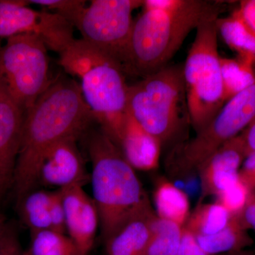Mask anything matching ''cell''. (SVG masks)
<instances>
[{
  "label": "cell",
  "instance_id": "obj_1",
  "mask_svg": "<svg viewBox=\"0 0 255 255\" xmlns=\"http://www.w3.org/2000/svg\"><path fill=\"white\" fill-rule=\"evenodd\" d=\"M93 120L79 83L62 75L53 78L24 116L13 181L18 206L38 183L47 151L64 138L80 137Z\"/></svg>",
  "mask_w": 255,
  "mask_h": 255
},
{
  "label": "cell",
  "instance_id": "obj_2",
  "mask_svg": "<svg viewBox=\"0 0 255 255\" xmlns=\"http://www.w3.org/2000/svg\"><path fill=\"white\" fill-rule=\"evenodd\" d=\"M224 2L174 0L169 9L142 8L134 20L122 60L126 75L144 78L168 65L192 30L219 17Z\"/></svg>",
  "mask_w": 255,
  "mask_h": 255
},
{
  "label": "cell",
  "instance_id": "obj_3",
  "mask_svg": "<svg viewBox=\"0 0 255 255\" xmlns=\"http://www.w3.org/2000/svg\"><path fill=\"white\" fill-rule=\"evenodd\" d=\"M59 57L64 70L80 80L82 97L94 119L118 146L128 116V85L122 65L82 38H75Z\"/></svg>",
  "mask_w": 255,
  "mask_h": 255
},
{
  "label": "cell",
  "instance_id": "obj_4",
  "mask_svg": "<svg viewBox=\"0 0 255 255\" xmlns=\"http://www.w3.org/2000/svg\"><path fill=\"white\" fill-rule=\"evenodd\" d=\"M87 145L92 162V199L106 242L151 204L135 169L103 130L91 132Z\"/></svg>",
  "mask_w": 255,
  "mask_h": 255
},
{
  "label": "cell",
  "instance_id": "obj_5",
  "mask_svg": "<svg viewBox=\"0 0 255 255\" xmlns=\"http://www.w3.org/2000/svg\"><path fill=\"white\" fill-rule=\"evenodd\" d=\"M128 114L162 145L190 124L183 66L167 65L128 85Z\"/></svg>",
  "mask_w": 255,
  "mask_h": 255
},
{
  "label": "cell",
  "instance_id": "obj_6",
  "mask_svg": "<svg viewBox=\"0 0 255 255\" xmlns=\"http://www.w3.org/2000/svg\"><path fill=\"white\" fill-rule=\"evenodd\" d=\"M219 18L196 28L183 66L190 124L196 132L204 129L226 104L218 50Z\"/></svg>",
  "mask_w": 255,
  "mask_h": 255
},
{
  "label": "cell",
  "instance_id": "obj_7",
  "mask_svg": "<svg viewBox=\"0 0 255 255\" xmlns=\"http://www.w3.org/2000/svg\"><path fill=\"white\" fill-rule=\"evenodd\" d=\"M48 50L29 33L9 37L0 48V85L24 116L53 80Z\"/></svg>",
  "mask_w": 255,
  "mask_h": 255
},
{
  "label": "cell",
  "instance_id": "obj_8",
  "mask_svg": "<svg viewBox=\"0 0 255 255\" xmlns=\"http://www.w3.org/2000/svg\"><path fill=\"white\" fill-rule=\"evenodd\" d=\"M255 118V81L227 101L209 124L178 145L174 159L181 170L197 172L213 152L240 135Z\"/></svg>",
  "mask_w": 255,
  "mask_h": 255
},
{
  "label": "cell",
  "instance_id": "obj_9",
  "mask_svg": "<svg viewBox=\"0 0 255 255\" xmlns=\"http://www.w3.org/2000/svg\"><path fill=\"white\" fill-rule=\"evenodd\" d=\"M142 5L143 0H92L73 26L82 39L107 52L122 66L133 24L132 13Z\"/></svg>",
  "mask_w": 255,
  "mask_h": 255
},
{
  "label": "cell",
  "instance_id": "obj_10",
  "mask_svg": "<svg viewBox=\"0 0 255 255\" xmlns=\"http://www.w3.org/2000/svg\"><path fill=\"white\" fill-rule=\"evenodd\" d=\"M28 1L0 0V38L36 35L47 48L60 55L74 41V26L54 12L28 6Z\"/></svg>",
  "mask_w": 255,
  "mask_h": 255
},
{
  "label": "cell",
  "instance_id": "obj_11",
  "mask_svg": "<svg viewBox=\"0 0 255 255\" xmlns=\"http://www.w3.org/2000/svg\"><path fill=\"white\" fill-rule=\"evenodd\" d=\"M79 137L64 138L47 151L38 170V183L60 189L87 182L90 177L77 144Z\"/></svg>",
  "mask_w": 255,
  "mask_h": 255
},
{
  "label": "cell",
  "instance_id": "obj_12",
  "mask_svg": "<svg viewBox=\"0 0 255 255\" xmlns=\"http://www.w3.org/2000/svg\"><path fill=\"white\" fill-rule=\"evenodd\" d=\"M65 209L67 235L82 255L89 254L95 244L100 216L93 199L75 184L60 189Z\"/></svg>",
  "mask_w": 255,
  "mask_h": 255
},
{
  "label": "cell",
  "instance_id": "obj_13",
  "mask_svg": "<svg viewBox=\"0 0 255 255\" xmlns=\"http://www.w3.org/2000/svg\"><path fill=\"white\" fill-rule=\"evenodd\" d=\"M247 157L241 134L228 140L199 166L204 197L216 196L225 187L239 179L242 164Z\"/></svg>",
  "mask_w": 255,
  "mask_h": 255
},
{
  "label": "cell",
  "instance_id": "obj_14",
  "mask_svg": "<svg viewBox=\"0 0 255 255\" xmlns=\"http://www.w3.org/2000/svg\"><path fill=\"white\" fill-rule=\"evenodd\" d=\"M24 114L0 85V176L13 185Z\"/></svg>",
  "mask_w": 255,
  "mask_h": 255
},
{
  "label": "cell",
  "instance_id": "obj_15",
  "mask_svg": "<svg viewBox=\"0 0 255 255\" xmlns=\"http://www.w3.org/2000/svg\"><path fill=\"white\" fill-rule=\"evenodd\" d=\"M162 146L157 137L146 131L128 114L118 147L134 169L150 171L157 168Z\"/></svg>",
  "mask_w": 255,
  "mask_h": 255
},
{
  "label": "cell",
  "instance_id": "obj_16",
  "mask_svg": "<svg viewBox=\"0 0 255 255\" xmlns=\"http://www.w3.org/2000/svg\"><path fill=\"white\" fill-rule=\"evenodd\" d=\"M157 215L152 206L127 221L106 243L108 255H142L150 241Z\"/></svg>",
  "mask_w": 255,
  "mask_h": 255
},
{
  "label": "cell",
  "instance_id": "obj_17",
  "mask_svg": "<svg viewBox=\"0 0 255 255\" xmlns=\"http://www.w3.org/2000/svg\"><path fill=\"white\" fill-rule=\"evenodd\" d=\"M218 33L225 43L238 53V59L255 67V31L238 9L216 21Z\"/></svg>",
  "mask_w": 255,
  "mask_h": 255
},
{
  "label": "cell",
  "instance_id": "obj_18",
  "mask_svg": "<svg viewBox=\"0 0 255 255\" xmlns=\"http://www.w3.org/2000/svg\"><path fill=\"white\" fill-rule=\"evenodd\" d=\"M153 200L157 217L184 227L190 215V202L182 189L167 179H160L156 184Z\"/></svg>",
  "mask_w": 255,
  "mask_h": 255
},
{
  "label": "cell",
  "instance_id": "obj_19",
  "mask_svg": "<svg viewBox=\"0 0 255 255\" xmlns=\"http://www.w3.org/2000/svg\"><path fill=\"white\" fill-rule=\"evenodd\" d=\"M196 238L199 247L209 255L243 251L254 243V240L241 226L236 215H232L227 226L219 232Z\"/></svg>",
  "mask_w": 255,
  "mask_h": 255
},
{
  "label": "cell",
  "instance_id": "obj_20",
  "mask_svg": "<svg viewBox=\"0 0 255 255\" xmlns=\"http://www.w3.org/2000/svg\"><path fill=\"white\" fill-rule=\"evenodd\" d=\"M232 215L218 202L199 204L190 213L184 228L196 238L211 236L227 226Z\"/></svg>",
  "mask_w": 255,
  "mask_h": 255
},
{
  "label": "cell",
  "instance_id": "obj_21",
  "mask_svg": "<svg viewBox=\"0 0 255 255\" xmlns=\"http://www.w3.org/2000/svg\"><path fill=\"white\" fill-rule=\"evenodd\" d=\"M182 235V226L156 216L150 241L142 255H177Z\"/></svg>",
  "mask_w": 255,
  "mask_h": 255
},
{
  "label": "cell",
  "instance_id": "obj_22",
  "mask_svg": "<svg viewBox=\"0 0 255 255\" xmlns=\"http://www.w3.org/2000/svg\"><path fill=\"white\" fill-rule=\"evenodd\" d=\"M223 97L225 102L251 86L255 81V68L238 59L221 57Z\"/></svg>",
  "mask_w": 255,
  "mask_h": 255
},
{
  "label": "cell",
  "instance_id": "obj_23",
  "mask_svg": "<svg viewBox=\"0 0 255 255\" xmlns=\"http://www.w3.org/2000/svg\"><path fill=\"white\" fill-rule=\"evenodd\" d=\"M27 255H82L65 233L51 229L31 232V246Z\"/></svg>",
  "mask_w": 255,
  "mask_h": 255
},
{
  "label": "cell",
  "instance_id": "obj_24",
  "mask_svg": "<svg viewBox=\"0 0 255 255\" xmlns=\"http://www.w3.org/2000/svg\"><path fill=\"white\" fill-rule=\"evenodd\" d=\"M50 192L32 191L20 203L23 223L31 232L51 229L49 214Z\"/></svg>",
  "mask_w": 255,
  "mask_h": 255
},
{
  "label": "cell",
  "instance_id": "obj_25",
  "mask_svg": "<svg viewBox=\"0 0 255 255\" xmlns=\"http://www.w3.org/2000/svg\"><path fill=\"white\" fill-rule=\"evenodd\" d=\"M251 196L239 177L237 181L220 191L216 196V202L226 208L231 215H236L246 206Z\"/></svg>",
  "mask_w": 255,
  "mask_h": 255
},
{
  "label": "cell",
  "instance_id": "obj_26",
  "mask_svg": "<svg viewBox=\"0 0 255 255\" xmlns=\"http://www.w3.org/2000/svg\"><path fill=\"white\" fill-rule=\"evenodd\" d=\"M28 3L51 10L52 12L63 16L73 25L87 5V1L83 0H31L28 1Z\"/></svg>",
  "mask_w": 255,
  "mask_h": 255
},
{
  "label": "cell",
  "instance_id": "obj_27",
  "mask_svg": "<svg viewBox=\"0 0 255 255\" xmlns=\"http://www.w3.org/2000/svg\"><path fill=\"white\" fill-rule=\"evenodd\" d=\"M49 214L51 230L67 234L65 209L60 189L50 192Z\"/></svg>",
  "mask_w": 255,
  "mask_h": 255
},
{
  "label": "cell",
  "instance_id": "obj_28",
  "mask_svg": "<svg viewBox=\"0 0 255 255\" xmlns=\"http://www.w3.org/2000/svg\"><path fill=\"white\" fill-rule=\"evenodd\" d=\"M0 255H27L14 230L7 226L0 233Z\"/></svg>",
  "mask_w": 255,
  "mask_h": 255
},
{
  "label": "cell",
  "instance_id": "obj_29",
  "mask_svg": "<svg viewBox=\"0 0 255 255\" xmlns=\"http://www.w3.org/2000/svg\"><path fill=\"white\" fill-rule=\"evenodd\" d=\"M239 177L242 183L253 195L255 194V152L247 156L240 169Z\"/></svg>",
  "mask_w": 255,
  "mask_h": 255
},
{
  "label": "cell",
  "instance_id": "obj_30",
  "mask_svg": "<svg viewBox=\"0 0 255 255\" xmlns=\"http://www.w3.org/2000/svg\"><path fill=\"white\" fill-rule=\"evenodd\" d=\"M177 255H209L198 245L192 233L183 227V235Z\"/></svg>",
  "mask_w": 255,
  "mask_h": 255
},
{
  "label": "cell",
  "instance_id": "obj_31",
  "mask_svg": "<svg viewBox=\"0 0 255 255\" xmlns=\"http://www.w3.org/2000/svg\"><path fill=\"white\" fill-rule=\"evenodd\" d=\"M238 9L247 22L255 31V0H243L240 1Z\"/></svg>",
  "mask_w": 255,
  "mask_h": 255
},
{
  "label": "cell",
  "instance_id": "obj_32",
  "mask_svg": "<svg viewBox=\"0 0 255 255\" xmlns=\"http://www.w3.org/2000/svg\"><path fill=\"white\" fill-rule=\"evenodd\" d=\"M241 134L246 145L247 156L255 152V118Z\"/></svg>",
  "mask_w": 255,
  "mask_h": 255
},
{
  "label": "cell",
  "instance_id": "obj_33",
  "mask_svg": "<svg viewBox=\"0 0 255 255\" xmlns=\"http://www.w3.org/2000/svg\"><path fill=\"white\" fill-rule=\"evenodd\" d=\"M9 186L6 184V183L3 180L2 178L0 176V201L2 199L4 193L6 192V191L8 189H9Z\"/></svg>",
  "mask_w": 255,
  "mask_h": 255
},
{
  "label": "cell",
  "instance_id": "obj_34",
  "mask_svg": "<svg viewBox=\"0 0 255 255\" xmlns=\"http://www.w3.org/2000/svg\"><path fill=\"white\" fill-rule=\"evenodd\" d=\"M219 255H255V253L253 252L246 251L232 252V253H225V254H221Z\"/></svg>",
  "mask_w": 255,
  "mask_h": 255
},
{
  "label": "cell",
  "instance_id": "obj_35",
  "mask_svg": "<svg viewBox=\"0 0 255 255\" xmlns=\"http://www.w3.org/2000/svg\"><path fill=\"white\" fill-rule=\"evenodd\" d=\"M6 227L4 223V219H3L2 216L0 214V233L4 230V228Z\"/></svg>",
  "mask_w": 255,
  "mask_h": 255
},
{
  "label": "cell",
  "instance_id": "obj_36",
  "mask_svg": "<svg viewBox=\"0 0 255 255\" xmlns=\"http://www.w3.org/2000/svg\"><path fill=\"white\" fill-rule=\"evenodd\" d=\"M251 199H252V200L254 201L255 204V194H253V195H252Z\"/></svg>",
  "mask_w": 255,
  "mask_h": 255
}]
</instances>
